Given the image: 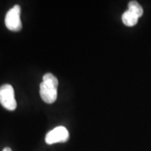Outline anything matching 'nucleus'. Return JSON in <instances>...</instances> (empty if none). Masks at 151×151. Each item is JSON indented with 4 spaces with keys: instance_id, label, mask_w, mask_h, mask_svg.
Instances as JSON below:
<instances>
[{
    "instance_id": "nucleus-1",
    "label": "nucleus",
    "mask_w": 151,
    "mask_h": 151,
    "mask_svg": "<svg viewBox=\"0 0 151 151\" xmlns=\"http://www.w3.org/2000/svg\"><path fill=\"white\" fill-rule=\"evenodd\" d=\"M58 80L51 73H46L43 76V81L40 85V95L45 103L51 104L57 98Z\"/></svg>"
},
{
    "instance_id": "nucleus-2",
    "label": "nucleus",
    "mask_w": 151,
    "mask_h": 151,
    "mask_svg": "<svg viewBox=\"0 0 151 151\" xmlns=\"http://www.w3.org/2000/svg\"><path fill=\"white\" fill-rule=\"evenodd\" d=\"M0 103L9 111H14L17 108L14 97V90L10 84H4L0 87Z\"/></svg>"
},
{
    "instance_id": "nucleus-3",
    "label": "nucleus",
    "mask_w": 151,
    "mask_h": 151,
    "mask_svg": "<svg viewBox=\"0 0 151 151\" xmlns=\"http://www.w3.org/2000/svg\"><path fill=\"white\" fill-rule=\"evenodd\" d=\"M20 14L21 8L19 5H14L6 14L5 25L11 31H19L22 29Z\"/></svg>"
},
{
    "instance_id": "nucleus-4",
    "label": "nucleus",
    "mask_w": 151,
    "mask_h": 151,
    "mask_svg": "<svg viewBox=\"0 0 151 151\" xmlns=\"http://www.w3.org/2000/svg\"><path fill=\"white\" fill-rule=\"evenodd\" d=\"M69 139V132L65 127L59 126L50 131L45 136V142L48 145L55 143H64Z\"/></svg>"
},
{
    "instance_id": "nucleus-5",
    "label": "nucleus",
    "mask_w": 151,
    "mask_h": 151,
    "mask_svg": "<svg viewBox=\"0 0 151 151\" xmlns=\"http://www.w3.org/2000/svg\"><path fill=\"white\" fill-rule=\"evenodd\" d=\"M122 19H123V22L126 26L132 27V26H134L135 24L138 23L139 17L136 16L134 14H133L129 10H127L124 13V14L122 16Z\"/></svg>"
},
{
    "instance_id": "nucleus-6",
    "label": "nucleus",
    "mask_w": 151,
    "mask_h": 151,
    "mask_svg": "<svg viewBox=\"0 0 151 151\" xmlns=\"http://www.w3.org/2000/svg\"><path fill=\"white\" fill-rule=\"evenodd\" d=\"M129 9L130 12H132L133 14H134L136 16H138L139 18L141 17L144 14V10H143V8L142 6L137 2V1H130L129 3Z\"/></svg>"
},
{
    "instance_id": "nucleus-7",
    "label": "nucleus",
    "mask_w": 151,
    "mask_h": 151,
    "mask_svg": "<svg viewBox=\"0 0 151 151\" xmlns=\"http://www.w3.org/2000/svg\"><path fill=\"white\" fill-rule=\"evenodd\" d=\"M3 151H13V150H11L10 148H9V147H6V148H4V149L3 150Z\"/></svg>"
}]
</instances>
